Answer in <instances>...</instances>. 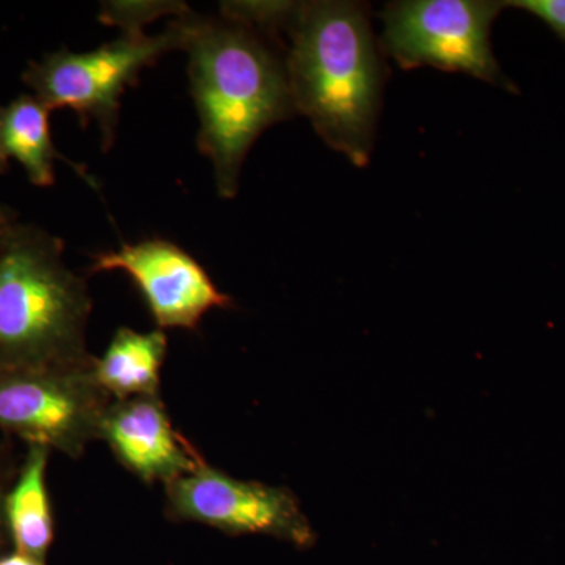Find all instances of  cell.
Returning <instances> with one entry per match:
<instances>
[{
  "instance_id": "10",
  "label": "cell",
  "mask_w": 565,
  "mask_h": 565,
  "mask_svg": "<svg viewBox=\"0 0 565 565\" xmlns=\"http://www.w3.org/2000/svg\"><path fill=\"white\" fill-rule=\"evenodd\" d=\"M10 159L20 163L36 188L54 185L57 161L68 163L92 188H98L84 167L70 161L55 148L51 110L29 93H21L6 106H0V166L3 172L9 169Z\"/></svg>"
},
{
  "instance_id": "14",
  "label": "cell",
  "mask_w": 565,
  "mask_h": 565,
  "mask_svg": "<svg viewBox=\"0 0 565 565\" xmlns=\"http://www.w3.org/2000/svg\"><path fill=\"white\" fill-rule=\"evenodd\" d=\"M505 7L527 11L545 22L565 44V0H511Z\"/></svg>"
},
{
  "instance_id": "15",
  "label": "cell",
  "mask_w": 565,
  "mask_h": 565,
  "mask_svg": "<svg viewBox=\"0 0 565 565\" xmlns=\"http://www.w3.org/2000/svg\"><path fill=\"white\" fill-rule=\"evenodd\" d=\"M13 457L10 456V448H0V556L6 555L11 548L9 530L6 520V497L11 482L17 476Z\"/></svg>"
},
{
  "instance_id": "7",
  "label": "cell",
  "mask_w": 565,
  "mask_h": 565,
  "mask_svg": "<svg viewBox=\"0 0 565 565\" xmlns=\"http://www.w3.org/2000/svg\"><path fill=\"white\" fill-rule=\"evenodd\" d=\"M166 514L226 534H264L310 546L315 531L286 487L241 481L203 460L192 473L166 486Z\"/></svg>"
},
{
  "instance_id": "13",
  "label": "cell",
  "mask_w": 565,
  "mask_h": 565,
  "mask_svg": "<svg viewBox=\"0 0 565 565\" xmlns=\"http://www.w3.org/2000/svg\"><path fill=\"white\" fill-rule=\"evenodd\" d=\"M192 11L188 3L178 0H110L102 3L98 20L106 25L121 29L122 35H147L145 28L163 17L178 18Z\"/></svg>"
},
{
  "instance_id": "18",
  "label": "cell",
  "mask_w": 565,
  "mask_h": 565,
  "mask_svg": "<svg viewBox=\"0 0 565 565\" xmlns=\"http://www.w3.org/2000/svg\"><path fill=\"white\" fill-rule=\"evenodd\" d=\"M0 173H6L3 172L2 166H0Z\"/></svg>"
},
{
  "instance_id": "4",
  "label": "cell",
  "mask_w": 565,
  "mask_h": 565,
  "mask_svg": "<svg viewBox=\"0 0 565 565\" xmlns=\"http://www.w3.org/2000/svg\"><path fill=\"white\" fill-rule=\"evenodd\" d=\"M180 32L170 21L161 35H121L88 52H50L29 62L22 82L51 111L73 110L84 128L96 121L107 151L115 143L121 96L139 84L141 71L167 52L180 51Z\"/></svg>"
},
{
  "instance_id": "3",
  "label": "cell",
  "mask_w": 565,
  "mask_h": 565,
  "mask_svg": "<svg viewBox=\"0 0 565 565\" xmlns=\"http://www.w3.org/2000/svg\"><path fill=\"white\" fill-rule=\"evenodd\" d=\"M61 237L17 218L0 243V371L90 366L87 281Z\"/></svg>"
},
{
  "instance_id": "5",
  "label": "cell",
  "mask_w": 565,
  "mask_h": 565,
  "mask_svg": "<svg viewBox=\"0 0 565 565\" xmlns=\"http://www.w3.org/2000/svg\"><path fill=\"white\" fill-rule=\"evenodd\" d=\"M504 2L490 0H404L386 6L382 46L401 68L434 66L459 71L516 92L490 43L493 21Z\"/></svg>"
},
{
  "instance_id": "1",
  "label": "cell",
  "mask_w": 565,
  "mask_h": 565,
  "mask_svg": "<svg viewBox=\"0 0 565 565\" xmlns=\"http://www.w3.org/2000/svg\"><path fill=\"white\" fill-rule=\"evenodd\" d=\"M172 22L180 32V51L189 57L200 121L196 147L212 163L218 195L234 199L253 143L297 114L286 57L277 40L228 18L189 11Z\"/></svg>"
},
{
  "instance_id": "11",
  "label": "cell",
  "mask_w": 565,
  "mask_h": 565,
  "mask_svg": "<svg viewBox=\"0 0 565 565\" xmlns=\"http://www.w3.org/2000/svg\"><path fill=\"white\" fill-rule=\"evenodd\" d=\"M51 452L44 446H28L20 470L6 497L11 550L39 559H46L55 534L46 479Z\"/></svg>"
},
{
  "instance_id": "9",
  "label": "cell",
  "mask_w": 565,
  "mask_h": 565,
  "mask_svg": "<svg viewBox=\"0 0 565 565\" xmlns=\"http://www.w3.org/2000/svg\"><path fill=\"white\" fill-rule=\"evenodd\" d=\"M99 440L145 484L163 487L192 473L203 457L174 429L161 394L114 401L104 414Z\"/></svg>"
},
{
  "instance_id": "8",
  "label": "cell",
  "mask_w": 565,
  "mask_h": 565,
  "mask_svg": "<svg viewBox=\"0 0 565 565\" xmlns=\"http://www.w3.org/2000/svg\"><path fill=\"white\" fill-rule=\"evenodd\" d=\"M117 270L131 278L159 330H196L204 315L233 305L191 253L161 237L93 256L92 274Z\"/></svg>"
},
{
  "instance_id": "12",
  "label": "cell",
  "mask_w": 565,
  "mask_h": 565,
  "mask_svg": "<svg viewBox=\"0 0 565 565\" xmlns=\"http://www.w3.org/2000/svg\"><path fill=\"white\" fill-rule=\"evenodd\" d=\"M169 338L163 330L137 332L120 327L93 364L96 382L114 401L161 394Z\"/></svg>"
},
{
  "instance_id": "17",
  "label": "cell",
  "mask_w": 565,
  "mask_h": 565,
  "mask_svg": "<svg viewBox=\"0 0 565 565\" xmlns=\"http://www.w3.org/2000/svg\"><path fill=\"white\" fill-rule=\"evenodd\" d=\"M17 212L11 210V207L6 206V204L0 203V243H2L3 234H6L11 223L17 221Z\"/></svg>"
},
{
  "instance_id": "16",
  "label": "cell",
  "mask_w": 565,
  "mask_h": 565,
  "mask_svg": "<svg viewBox=\"0 0 565 565\" xmlns=\"http://www.w3.org/2000/svg\"><path fill=\"white\" fill-rule=\"evenodd\" d=\"M0 565H46L44 559L25 555V553L17 552L11 550L6 555L0 556Z\"/></svg>"
},
{
  "instance_id": "2",
  "label": "cell",
  "mask_w": 565,
  "mask_h": 565,
  "mask_svg": "<svg viewBox=\"0 0 565 565\" xmlns=\"http://www.w3.org/2000/svg\"><path fill=\"white\" fill-rule=\"evenodd\" d=\"M289 87L297 114L356 167L366 166L377 129L385 73L366 7L299 2L288 28Z\"/></svg>"
},
{
  "instance_id": "6",
  "label": "cell",
  "mask_w": 565,
  "mask_h": 565,
  "mask_svg": "<svg viewBox=\"0 0 565 565\" xmlns=\"http://www.w3.org/2000/svg\"><path fill=\"white\" fill-rule=\"evenodd\" d=\"M93 364L0 371V430L28 446L81 459L87 446L99 440L111 403L96 382Z\"/></svg>"
}]
</instances>
